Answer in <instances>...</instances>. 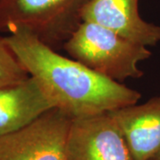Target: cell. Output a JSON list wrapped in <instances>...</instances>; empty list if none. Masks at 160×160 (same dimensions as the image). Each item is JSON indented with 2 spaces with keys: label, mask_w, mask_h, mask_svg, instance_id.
Masks as SVG:
<instances>
[{
  "label": "cell",
  "mask_w": 160,
  "mask_h": 160,
  "mask_svg": "<svg viewBox=\"0 0 160 160\" xmlns=\"http://www.w3.org/2000/svg\"><path fill=\"white\" fill-rule=\"evenodd\" d=\"M4 40L54 108L72 118L109 112L142 98L136 90L58 53L28 30H13Z\"/></svg>",
  "instance_id": "6da1fadb"
},
{
  "label": "cell",
  "mask_w": 160,
  "mask_h": 160,
  "mask_svg": "<svg viewBox=\"0 0 160 160\" xmlns=\"http://www.w3.org/2000/svg\"><path fill=\"white\" fill-rule=\"evenodd\" d=\"M63 49L89 69L119 83L142 78L139 63L152 55L149 47L90 22L80 23Z\"/></svg>",
  "instance_id": "7a4b0ae2"
},
{
  "label": "cell",
  "mask_w": 160,
  "mask_h": 160,
  "mask_svg": "<svg viewBox=\"0 0 160 160\" xmlns=\"http://www.w3.org/2000/svg\"><path fill=\"white\" fill-rule=\"evenodd\" d=\"M90 0H0V33L25 29L57 49L82 22Z\"/></svg>",
  "instance_id": "3957f363"
},
{
  "label": "cell",
  "mask_w": 160,
  "mask_h": 160,
  "mask_svg": "<svg viewBox=\"0 0 160 160\" xmlns=\"http://www.w3.org/2000/svg\"><path fill=\"white\" fill-rule=\"evenodd\" d=\"M72 118L53 108L17 131L0 137V160H66Z\"/></svg>",
  "instance_id": "277c9868"
},
{
  "label": "cell",
  "mask_w": 160,
  "mask_h": 160,
  "mask_svg": "<svg viewBox=\"0 0 160 160\" xmlns=\"http://www.w3.org/2000/svg\"><path fill=\"white\" fill-rule=\"evenodd\" d=\"M66 160H134L109 112L72 118Z\"/></svg>",
  "instance_id": "5b68a950"
},
{
  "label": "cell",
  "mask_w": 160,
  "mask_h": 160,
  "mask_svg": "<svg viewBox=\"0 0 160 160\" xmlns=\"http://www.w3.org/2000/svg\"><path fill=\"white\" fill-rule=\"evenodd\" d=\"M82 22L96 23L144 46L160 42V25L146 22L139 12V0H90Z\"/></svg>",
  "instance_id": "8992f818"
},
{
  "label": "cell",
  "mask_w": 160,
  "mask_h": 160,
  "mask_svg": "<svg viewBox=\"0 0 160 160\" xmlns=\"http://www.w3.org/2000/svg\"><path fill=\"white\" fill-rule=\"evenodd\" d=\"M134 160H149L160 150V95L142 104L109 111Z\"/></svg>",
  "instance_id": "52a82bcc"
},
{
  "label": "cell",
  "mask_w": 160,
  "mask_h": 160,
  "mask_svg": "<svg viewBox=\"0 0 160 160\" xmlns=\"http://www.w3.org/2000/svg\"><path fill=\"white\" fill-rule=\"evenodd\" d=\"M54 106L38 83L29 77L0 88V137L29 125Z\"/></svg>",
  "instance_id": "ba28073f"
},
{
  "label": "cell",
  "mask_w": 160,
  "mask_h": 160,
  "mask_svg": "<svg viewBox=\"0 0 160 160\" xmlns=\"http://www.w3.org/2000/svg\"><path fill=\"white\" fill-rule=\"evenodd\" d=\"M29 76L0 37V88L20 83Z\"/></svg>",
  "instance_id": "9c48e42d"
},
{
  "label": "cell",
  "mask_w": 160,
  "mask_h": 160,
  "mask_svg": "<svg viewBox=\"0 0 160 160\" xmlns=\"http://www.w3.org/2000/svg\"><path fill=\"white\" fill-rule=\"evenodd\" d=\"M149 160H160V150L157 154H155Z\"/></svg>",
  "instance_id": "30bf717a"
}]
</instances>
